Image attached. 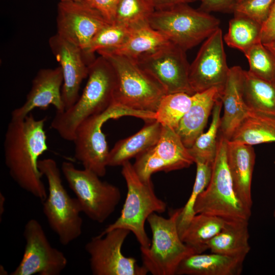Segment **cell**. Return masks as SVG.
Returning <instances> with one entry per match:
<instances>
[{"instance_id": "obj_1", "label": "cell", "mask_w": 275, "mask_h": 275, "mask_svg": "<svg viewBox=\"0 0 275 275\" xmlns=\"http://www.w3.org/2000/svg\"><path fill=\"white\" fill-rule=\"evenodd\" d=\"M46 120V117L36 119L31 113L22 119H11L4 141L5 163L10 176L20 188L42 202L47 193L38 162L48 149Z\"/></svg>"}, {"instance_id": "obj_2", "label": "cell", "mask_w": 275, "mask_h": 275, "mask_svg": "<svg viewBox=\"0 0 275 275\" xmlns=\"http://www.w3.org/2000/svg\"><path fill=\"white\" fill-rule=\"evenodd\" d=\"M88 79L76 102L62 112H56L50 124L65 140L72 141L79 125L91 116L106 110L114 102L117 78L109 62L102 56L88 65Z\"/></svg>"}, {"instance_id": "obj_3", "label": "cell", "mask_w": 275, "mask_h": 275, "mask_svg": "<svg viewBox=\"0 0 275 275\" xmlns=\"http://www.w3.org/2000/svg\"><path fill=\"white\" fill-rule=\"evenodd\" d=\"M113 67L117 78L113 103L131 109L155 113L167 94L162 86L134 60L107 50L97 52Z\"/></svg>"}, {"instance_id": "obj_4", "label": "cell", "mask_w": 275, "mask_h": 275, "mask_svg": "<svg viewBox=\"0 0 275 275\" xmlns=\"http://www.w3.org/2000/svg\"><path fill=\"white\" fill-rule=\"evenodd\" d=\"M121 166L127 189L126 199L119 217L101 233L117 228L127 229L134 234L140 247L147 248L151 240L145 230V222L151 214L165 212L167 204L156 195L152 181H143L129 161Z\"/></svg>"}, {"instance_id": "obj_5", "label": "cell", "mask_w": 275, "mask_h": 275, "mask_svg": "<svg viewBox=\"0 0 275 275\" xmlns=\"http://www.w3.org/2000/svg\"><path fill=\"white\" fill-rule=\"evenodd\" d=\"M38 167L48 183L47 196L42 202L43 213L60 242L67 245L82 233V211L79 203L65 188L61 171L54 159H40Z\"/></svg>"}, {"instance_id": "obj_6", "label": "cell", "mask_w": 275, "mask_h": 275, "mask_svg": "<svg viewBox=\"0 0 275 275\" xmlns=\"http://www.w3.org/2000/svg\"><path fill=\"white\" fill-rule=\"evenodd\" d=\"M123 116H132L148 121L154 120L155 113L135 111L113 103L103 112L82 121L77 128L72 142L75 158L82 164L84 169L100 177L105 176L109 150L102 127L107 121Z\"/></svg>"}, {"instance_id": "obj_7", "label": "cell", "mask_w": 275, "mask_h": 275, "mask_svg": "<svg viewBox=\"0 0 275 275\" xmlns=\"http://www.w3.org/2000/svg\"><path fill=\"white\" fill-rule=\"evenodd\" d=\"M148 23L170 42L186 51L219 29L220 21L210 13L183 4L155 10Z\"/></svg>"}, {"instance_id": "obj_8", "label": "cell", "mask_w": 275, "mask_h": 275, "mask_svg": "<svg viewBox=\"0 0 275 275\" xmlns=\"http://www.w3.org/2000/svg\"><path fill=\"white\" fill-rule=\"evenodd\" d=\"M180 209L169 218L157 213L147 219L152 233L151 244L140 247L142 265L153 275H175L181 262L195 254L182 240L177 228Z\"/></svg>"}, {"instance_id": "obj_9", "label": "cell", "mask_w": 275, "mask_h": 275, "mask_svg": "<svg viewBox=\"0 0 275 275\" xmlns=\"http://www.w3.org/2000/svg\"><path fill=\"white\" fill-rule=\"evenodd\" d=\"M227 140L221 134L218 135L211 178L197 200L195 213L249 220L251 209L239 199L234 188L227 159Z\"/></svg>"}, {"instance_id": "obj_10", "label": "cell", "mask_w": 275, "mask_h": 275, "mask_svg": "<svg viewBox=\"0 0 275 275\" xmlns=\"http://www.w3.org/2000/svg\"><path fill=\"white\" fill-rule=\"evenodd\" d=\"M61 170L82 213L98 223H103L114 213L122 197L118 187L101 180L91 171L76 168L69 161L62 162Z\"/></svg>"}, {"instance_id": "obj_11", "label": "cell", "mask_w": 275, "mask_h": 275, "mask_svg": "<svg viewBox=\"0 0 275 275\" xmlns=\"http://www.w3.org/2000/svg\"><path fill=\"white\" fill-rule=\"evenodd\" d=\"M130 232L117 228L92 237L86 244L94 275H146L148 272L135 258L124 256L122 248Z\"/></svg>"}, {"instance_id": "obj_12", "label": "cell", "mask_w": 275, "mask_h": 275, "mask_svg": "<svg viewBox=\"0 0 275 275\" xmlns=\"http://www.w3.org/2000/svg\"><path fill=\"white\" fill-rule=\"evenodd\" d=\"M23 235L25 244L22 259L11 275H59L66 268L64 254L50 243L41 224L30 219Z\"/></svg>"}, {"instance_id": "obj_13", "label": "cell", "mask_w": 275, "mask_h": 275, "mask_svg": "<svg viewBox=\"0 0 275 275\" xmlns=\"http://www.w3.org/2000/svg\"><path fill=\"white\" fill-rule=\"evenodd\" d=\"M185 52L170 42L135 61L162 86L167 94L183 92L193 95L189 81L190 65Z\"/></svg>"}, {"instance_id": "obj_14", "label": "cell", "mask_w": 275, "mask_h": 275, "mask_svg": "<svg viewBox=\"0 0 275 275\" xmlns=\"http://www.w3.org/2000/svg\"><path fill=\"white\" fill-rule=\"evenodd\" d=\"M108 23L89 3L66 0L58 4L57 33L81 49L87 59L92 39Z\"/></svg>"}, {"instance_id": "obj_15", "label": "cell", "mask_w": 275, "mask_h": 275, "mask_svg": "<svg viewBox=\"0 0 275 275\" xmlns=\"http://www.w3.org/2000/svg\"><path fill=\"white\" fill-rule=\"evenodd\" d=\"M219 28L204 42L190 65L189 81L194 93L213 87L223 90L229 72Z\"/></svg>"}, {"instance_id": "obj_16", "label": "cell", "mask_w": 275, "mask_h": 275, "mask_svg": "<svg viewBox=\"0 0 275 275\" xmlns=\"http://www.w3.org/2000/svg\"><path fill=\"white\" fill-rule=\"evenodd\" d=\"M49 45L59 63L63 76L62 95L65 109L78 100L84 79L88 75V65L81 49L56 33L49 39Z\"/></svg>"}, {"instance_id": "obj_17", "label": "cell", "mask_w": 275, "mask_h": 275, "mask_svg": "<svg viewBox=\"0 0 275 275\" xmlns=\"http://www.w3.org/2000/svg\"><path fill=\"white\" fill-rule=\"evenodd\" d=\"M63 76L60 66L40 69L32 81V87L23 104L14 109L11 120L22 119L36 108L46 109L54 106L56 112L65 110L62 98Z\"/></svg>"}, {"instance_id": "obj_18", "label": "cell", "mask_w": 275, "mask_h": 275, "mask_svg": "<svg viewBox=\"0 0 275 275\" xmlns=\"http://www.w3.org/2000/svg\"><path fill=\"white\" fill-rule=\"evenodd\" d=\"M243 71L238 66L230 68L221 96L224 114L221 119L219 132L228 140H230L236 129L251 112L242 97Z\"/></svg>"}, {"instance_id": "obj_19", "label": "cell", "mask_w": 275, "mask_h": 275, "mask_svg": "<svg viewBox=\"0 0 275 275\" xmlns=\"http://www.w3.org/2000/svg\"><path fill=\"white\" fill-rule=\"evenodd\" d=\"M223 90L213 87L192 95L191 104L175 130L184 146L190 148L203 132L215 102Z\"/></svg>"}, {"instance_id": "obj_20", "label": "cell", "mask_w": 275, "mask_h": 275, "mask_svg": "<svg viewBox=\"0 0 275 275\" xmlns=\"http://www.w3.org/2000/svg\"><path fill=\"white\" fill-rule=\"evenodd\" d=\"M252 146L227 140V159L236 194L241 202L252 209L251 185L255 162Z\"/></svg>"}, {"instance_id": "obj_21", "label": "cell", "mask_w": 275, "mask_h": 275, "mask_svg": "<svg viewBox=\"0 0 275 275\" xmlns=\"http://www.w3.org/2000/svg\"><path fill=\"white\" fill-rule=\"evenodd\" d=\"M245 259L216 253H195L179 265L177 275H239Z\"/></svg>"}, {"instance_id": "obj_22", "label": "cell", "mask_w": 275, "mask_h": 275, "mask_svg": "<svg viewBox=\"0 0 275 275\" xmlns=\"http://www.w3.org/2000/svg\"><path fill=\"white\" fill-rule=\"evenodd\" d=\"M162 125L156 120L146 121L135 134L117 142L109 150L108 166H122L127 161L154 147L158 142Z\"/></svg>"}, {"instance_id": "obj_23", "label": "cell", "mask_w": 275, "mask_h": 275, "mask_svg": "<svg viewBox=\"0 0 275 275\" xmlns=\"http://www.w3.org/2000/svg\"><path fill=\"white\" fill-rule=\"evenodd\" d=\"M249 220L226 218L221 231L207 243L210 252L245 259L251 246Z\"/></svg>"}, {"instance_id": "obj_24", "label": "cell", "mask_w": 275, "mask_h": 275, "mask_svg": "<svg viewBox=\"0 0 275 275\" xmlns=\"http://www.w3.org/2000/svg\"><path fill=\"white\" fill-rule=\"evenodd\" d=\"M242 92L250 111L275 117V81L262 79L243 70Z\"/></svg>"}, {"instance_id": "obj_25", "label": "cell", "mask_w": 275, "mask_h": 275, "mask_svg": "<svg viewBox=\"0 0 275 275\" xmlns=\"http://www.w3.org/2000/svg\"><path fill=\"white\" fill-rule=\"evenodd\" d=\"M169 42L163 35L146 22L132 28L128 37L122 45L115 49L105 50L136 61Z\"/></svg>"}, {"instance_id": "obj_26", "label": "cell", "mask_w": 275, "mask_h": 275, "mask_svg": "<svg viewBox=\"0 0 275 275\" xmlns=\"http://www.w3.org/2000/svg\"><path fill=\"white\" fill-rule=\"evenodd\" d=\"M153 150L167 172L188 168L195 162L175 130L167 126H162L159 139Z\"/></svg>"}, {"instance_id": "obj_27", "label": "cell", "mask_w": 275, "mask_h": 275, "mask_svg": "<svg viewBox=\"0 0 275 275\" xmlns=\"http://www.w3.org/2000/svg\"><path fill=\"white\" fill-rule=\"evenodd\" d=\"M229 141L251 146L275 143V117L251 111Z\"/></svg>"}, {"instance_id": "obj_28", "label": "cell", "mask_w": 275, "mask_h": 275, "mask_svg": "<svg viewBox=\"0 0 275 275\" xmlns=\"http://www.w3.org/2000/svg\"><path fill=\"white\" fill-rule=\"evenodd\" d=\"M226 218L206 213L196 214L181 237L183 242L194 253L208 250L207 242L222 229Z\"/></svg>"}, {"instance_id": "obj_29", "label": "cell", "mask_w": 275, "mask_h": 275, "mask_svg": "<svg viewBox=\"0 0 275 275\" xmlns=\"http://www.w3.org/2000/svg\"><path fill=\"white\" fill-rule=\"evenodd\" d=\"M261 26L247 17L234 15L229 21L224 40L230 47L244 53L254 44L261 42Z\"/></svg>"}, {"instance_id": "obj_30", "label": "cell", "mask_w": 275, "mask_h": 275, "mask_svg": "<svg viewBox=\"0 0 275 275\" xmlns=\"http://www.w3.org/2000/svg\"><path fill=\"white\" fill-rule=\"evenodd\" d=\"M222 106L220 99L214 105L212 112V120L208 130L200 134L192 146L188 149L195 162L197 160L214 162L217 152Z\"/></svg>"}, {"instance_id": "obj_31", "label": "cell", "mask_w": 275, "mask_h": 275, "mask_svg": "<svg viewBox=\"0 0 275 275\" xmlns=\"http://www.w3.org/2000/svg\"><path fill=\"white\" fill-rule=\"evenodd\" d=\"M196 176L190 195L185 205L180 208L177 218V228L181 238L189 223L196 215L195 206L200 195L208 185L212 175L213 163L196 161Z\"/></svg>"}, {"instance_id": "obj_32", "label": "cell", "mask_w": 275, "mask_h": 275, "mask_svg": "<svg viewBox=\"0 0 275 275\" xmlns=\"http://www.w3.org/2000/svg\"><path fill=\"white\" fill-rule=\"evenodd\" d=\"M192 95L183 92L166 94L158 104L155 120L175 130L191 104Z\"/></svg>"}, {"instance_id": "obj_33", "label": "cell", "mask_w": 275, "mask_h": 275, "mask_svg": "<svg viewBox=\"0 0 275 275\" xmlns=\"http://www.w3.org/2000/svg\"><path fill=\"white\" fill-rule=\"evenodd\" d=\"M155 11L149 0H120L115 22L133 28L148 22Z\"/></svg>"}, {"instance_id": "obj_34", "label": "cell", "mask_w": 275, "mask_h": 275, "mask_svg": "<svg viewBox=\"0 0 275 275\" xmlns=\"http://www.w3.org/2000/svg\"><path fill=\"white\" fill-rule=\"evenodd\" d=\"M132 28L116 22L103 26L92 39L87 58H92L95 52L111 50L122 45L128 37Z\"/></svg>"}, {"instance_id": "obj_35", "label": "cell", "mask_w": 275, "mask_h": 275, "mask_svg": "<svg viewBox=\"0 0 275 275\" xmlns=\"http://www.w3.org/2000/svg\"><path fill=\"white\" fill-rule=\"evenodd\" d=\"M243 53L249 62L250 72L262 79L275 81V59L261 42Z\"/></svg>"}, {"instance_id": "obj_36", "label": "cell", "mask_w": 275, "mask_h": 275, "mask_svg": "<svg viewBox=\"0 0 275 275\" xmlns=\"http://www.w3.org/2000/svg\"><path fill=\"white\" fill-rule=\"evenodd\" d=\"M274 0H243L237 3L234 15L247 17L262 24L266 20Z\"/></svg>"}, {"instance_id": "obj_37", "label": "cell", "mask_w": 275, "mask_h": 275, "mask_svg": "<svg viewBox=\"0 0 275 275\" xmlns=\"http://www.w3.org/2000/svg\"><path fill=\"white\" fill-rule=\"evenodd\" d=\"M200 10L210 13L212 12H233L237 0H201Z\"/></svg>"}, {"instance_id": "obj_38", "label": "cell", "mask_w": 275, "mask_h": 275, "mask_svg": "<svg viewBox=\"0 0 275 275\" xmlns=\"http://www.w3.org/2000/svg\"><path fill=\"white\" fill-rule=\"evenodd\" d=\"M120 0H91L89 3L97 9L110 23L115 20L116 13Z\"/></svg>"}, {"instance_id": "obj_39", "label": "cell", "mask_w": 275, "mask_h": 275, "mask_svg": "<svg viewBox=\"0 0 275 275\" xmlns=\"http://www.w3.org/2000/svg\"><path fill=\"white\" fill-rule=\"evenodd\" d=\"M261 40L263 44L275 41V0L266 20L262 24Z\"/></svg>"}, {"instance_id": "obj_40", "label": "cell", "mask_w": 275, "mask_h": 275, "mask_svg": "<svg viewBox=\"0 0 275 275\" xmlns=\"http://www.w3.org/2000/svg\"><path fill=\"white\" fill-rule=\"evenodd\" d=\"M155 10L171 8L176 5L189 4L201 0H149Z\"/></svg>"}, {"instance_id": "obj_41", "label": "cell", "mask_w": 275, "mask_h": 275, "mask_svg": "<svg viewBox=\"0 0 275 275\" xmlns=\"http://www.w3.org/2000/svg\"><path fill=\"white\" fill-rule=\"evenodd\" d=\"M263 45L270 52L275 59V41L263 44Z\"/></svg>"}, {"instance_id": "obj_42", "label": "cell", "mask_w": 275, "mask_h": 275, "mask_svg": "<svg viewBox=\"0 0 275 275\" xmlns=\"http://www.w3.org/2000/svg\"><path fill=\"white\" fill-rule=\"evenodd\" d=\"M6 201L4 195L0 193V220L2 221V216L4 212V205Z\"/></svg>"}, {"instance_id": "obj_43", "label": "cell", "mask_w": 275, "mask_h": 275, "mask_svg": "<svg viewBox=\"0 0 275 275\" xmlns=\"http://www.w3.org/2000/svg\"><path fill=\"white\" fill-rule=\"evenodd\" d=\"M0 274H7V272L6 270H5V268L2 265H1V269H0Z\"/></svg>"}, {"instance_id": "obj_44", "label": "cell", "mask_w": 275, "mask_h": 275, "mask_svg": "<svg viewBox=\"0 0 275 275\" xmlns=\"http://www.w3.org/2000/svg\"><path fill=\"white\" fill-rule=\"evenodd\" d=\"M76 1H79V2H85L90 3L91 0H73Z\"/></svg>"}, {"instance_id": "obj_45", "label": "cell", "mask_w": 275, "mask_h": 275, "mask_svg": "<svg viewBox=\"0 0 275 275\" xmlns=\"http://www.w3.org/2000/svg\"><path fill=\"white\" fill-rule=\"evenodd\" d=\"M273 217L275 218V208H274V210L273 211Z\"/></svg>"}, {"instance_id": "obj_46", "label": "cell", "mask_w": 275, "mask_h": 275, "mask_svg": "<svg viewBox=\"0 0 275 275\" xmlns=\"http://www.w3.org/2000/svg\"><path fill=\"white\" fill-rule=\"evenodd\" d=\"M242 1H243V0H237V3H239V2H240Z\"/></svg>"}, {"instance_id": "obj_47", "label": "cell", "mask_w": 275, "mask_h": 275, "mask_svg": "<svg viewBox=\"0 0 275 275\" xmlns=\"http://www.w3.org/2000/svg\"><path fill=\"white\" fill-rule=\"evenodd\" d=\"M66 1V0H60V1Z\"/></svg>"}]
</instances>
